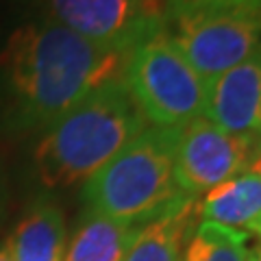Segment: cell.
I'll use <instances>...</instances> for the list:
<instances>
[{"instance_id":"6da1fadb","label":"cell","mask_w":261,"mask_h":261,"mask_svg":"<svg viewBox=\"0 0 261 261\" xmlns=\"http://www.w3.org/2000/svg\"><path fill=\"white\" fill-rule=\"evenodd\" d=\"M124 53L102 48L48 18L11 31L0 48V105L13 133L46 130L100 85L122 76Z\"/></svg>"},{"instance_id":"7a4b0ae2","label":"cell","mask_w":261,"mask_h":261,"mask_svg":"<svg viewBox=\"0 0 261 261\" xmlns=\"http://www.w3.org/2000/svg\"><path fill=\"white\" fill-rule=\"evenodd\" d=\"M144 128H148V120L124 79H113L42 130L33 150L37 181L46 190L85 183Z\"/></svg>"},{"instance_id":"3957f363","label":"cell","mask_w":261,"mask_h":261,"mask_svg":"<svg viewBox=\"0 0 261 261\" xmlns=\"http://www.w3.org/2000/svg\"><path fill=\"white\" fill-rule=\"evenodd\" d=\"M178 126H148L83 183L87 211L124 224H146L181 194L174 181Z\"/></svg>"},{"instance_id":"277c9868","label":"cell","mask_w":261,"mask_h":261,"mask_svg":"<svg viewBox=\"0 0 261 261\" xmlns=\"http://www.w3.org/2000/svg\"><path fill=\"white\" fill-rule=\"evenodd\" d=\"M122 79L152 126H183L205 109V79L196 72L166 31L126 53Z\"/></svg>"},{"instance_id":"5b68a950","label":"cell","mask_w":261,"mask_h":261,"mask_svg":"<svg viewBox=\"0 0 261 261\" xmlns=\"http://www.w3.org/2000/svg\"><path fill=\"white\" fill-rule=\"evenodd\" d=\"M168 37L200 79H214L261 50V11L211 9L166 22Z\"/></svg>"},{"instance_id":"8992f818","label":"cell","mask_w":261,"mask_h":261,"mask_svg":"<svg viewBox=\"0 0 261 261\" xmlns=\"http://www.w3.org/2000/svg\"><path fill=\"white\" fill-rule=\"evenodd\" d=\"M261 150V140H246L216 126L207 118H194L178 126L174 181L178 192L196 198L216 185L244 172Z\"/></svg>"},{"instance_id":"52a82bcc","label":"cell","mask_w":261,"mask_h":261,"mask_svg":"<svg viewBox=\"0 0 261 261\" xmlns=\"http://www.w3.org/2000/svg\"><path fill=\"white\" fill-rule=\"evenodd\" d=\"M39 5L44 18L124 55L166 29L148 0H39Z\"/></svg>"},{"instance_id":"ba28073f","label":"cell","mask_w":261,"mask_h":261,"mask_svg":"<svg viewBox=\"0 0 261 261\" xmlns=\"http://www.w3.org/2000/svg\"><path fill=\"white\" fill-rule=\"evenodd\" d=\"M202 118L246 140H261V50L205 81Z\"/></svg>"},{"instance_id":"9c48e42d","label":"cell","mask_w":261,"mask_h":261,"mask_svg":"<svg viewBox=\"0 0 261 261\" xmlns=\"http://www.w3.org/2000/svg\"><path fill=\"white\" fill-rule=\"evenodd\" d=\"M202 222L228 226L261 242V174L246 168L216 185L198 205Z\"/></svg>"},{"instance_id":"30bf717a","label":"cell","mask_w":261,"mask_h":261,"mask_svg":"<svg viewBox=\"0 0 261 261\" xmlns=\"http://www.w3.org/2000/svg\"><path fill=\"white\" fill-rule=\"evenodd\" d=\"M3 246L11 261H63L68 233L61 207L44 198L33 202Z\"/></svg>"},{"instance_id":"8fae6325","label":"cell","mask_w":261,"mask_h":261,"mask_svg":"<svg viewBox=\"0 0 261 261\" xmlns=\"http://www.w3.org/2000/svg\"><path fill=\"white\" fill-rule=\"evenodd\" d=\"M196 198H176L161 216L140 226L122 261H181L185 242L196 228Z\"/></svg>"},{"instance_id":"7c38bea8","label":"cell","mask_w":261,"mask_h":261,"mask_svg":"<svg viewBox=\"0 0 261 261\" xmlns=\"http://www.w3.org/2000/svg\"><path fill=\"white\" fill-rule=\"evenodd\" d=\"M142 224L116 222L94 211H83L63 261H122Z\"/></svg>"},{"instance_id":"4fadbf2b","label":"cell","mask_w":261,"mask_h":261,"mask_svg":"<svg viewBox=\"0 0 261 261\" xmlns=\"http://www.w3.org/2000/svg\"><path fill=\"white\" fill-rule=\"evenodd\" d=\"M248 235L228 226L200 222L185 242L181 261H246Z\"/></svg>"},{"instance_id":"5bb4252c","label":"cell","mask_w":261,"mask_h":261,"mask_svg":"<svg viewBox=\"0 0 261 261\" xmlns=\"http://www.w3.org/2000/svg\"><path fill=\"white\" fill-rule=\"evenodd\" d=\"M154 13L166 24L183 13L211 11V9H255L261 11V0H148Z\"/></svg>"},{"instance_id":"9a60e30c","label":"cell","mask_w":261,"mask_h":261,"mask_svg":"<svg viewBox=\"0 0 261 261\" xmlns=\"http://www.w3.org/2000/svg\"><path fill=\"white\" fill-rule=\"evenodd\" d=\"M5 202H7V190H5V178H3V168H0V216H3Z\"/></svg>"},{"instance_id":"2e32d148","label":"cell","mask_w":261,"mask_h":261,"mask_svg":"<svg viewBox=\"0 0 261 261\" xmlns=\"http://www.w3.org/2000/svg\"><path fill=\"white\" fill-rule=\"evenodd\" d=\"M246 261H261V242H257V246H255V248H250Z\"/></svg>"},{"instance_id":"e0dca14e","label":"cell","mask_w":261,"mask_h":261,"mask_svg":"<svg viewBox=\"0 0 261 261\" xmlns=\"http://www.w3.org/2000/svg\"><path fill=\"white\" fill-rule=\"evenodd\" d=\"M248 168H252V170H257V172L261 174V150H259V154H257V157L255 159H252V163H250V166Z\"/></svg>"},{"instance_id":"ac0fdd59","label":"cell","mask_w":261,"mask_h":261,"mask_svg":"<svg viewBox=\"0 0 261 261\" xmlns=\"http://www.w3.org/2000/svg\"><path fill=\"white\" fill-rule=\"evenodd\" d=\"M0 261H11V259H9V255H7L5 246H0Z\"/></svg>"}]
</instances>
